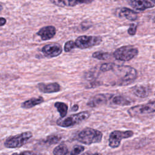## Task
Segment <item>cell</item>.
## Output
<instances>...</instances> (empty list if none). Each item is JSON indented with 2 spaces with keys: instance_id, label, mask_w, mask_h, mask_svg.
Here are the masks:
<instances>
[{
  "instance_id": "cell-33",
  "label": "cell",
  "mask_w": 155,
  "mask_h": 155,
  "mask_svg": "<svg viewBox=\"0 0 155 155\" xmlns=\"http://www.w3.org/2000/svg\"><path fill=\"white\" fill-rule=\"evenodd\" d=\"M2 9V6L1 5H0V11Z\"/></svg>"
},
{
  "instance_id": "cell-13",
  "label": "cell",
  "mask_w": 155,
  "mask_h": 155,
  "mask_svg": "<svg viewBox=\"0 0 155 155\" xmlns=\"http://www.w3.org/2000/svg\"><path fill=\"white\" fill-rule=\"evenodd\" d=\"M128 4L135 10L143 11L154 7V5L148 0H127Z\"/></svg>"
},
{
  "instance_id": "cell-22",
  "label": "cell",
  "mask_w": 155,
  "mask_h": 155,
  "mask_svg": "<svg viewBox=\"0 0 155 155\" xmlns=\"http://www.w3.org/2000/svg\"><path fill=\"white\" fill-rule=\"evenodd\" d=\"M92 57L98 60H107L111 57V54L108 52L98 51L94 52L92 54Z\"/></svg>"
},
{
  "instance_id": "cell-5",
  "label": "cell",
  "mask_w": 155,
  "mask_h": 155,
  "mask_svg": "<svg viewBox=\"0 0 155 155\" xmlns=\"http://www.w3.org/2000/svg\"><path fill=\"white\" fill-rule=\"evenodd\" d=\"M139 50L133 45H124L116 49L113 53V57L117 61H129L137 55Z\"/></svg>"
},
{
  "instance_id": "cell-6",
  "label": "cell",
  "mask_w": 155,
  "mask_h": 155,
  "mask_svg": "<svg viewBox=\"0 0 155 155\" xmlns=\"http://www.w3.org/2000/svg\"><path fill=\"white\" fill-rule=\"evenodd\" d=\"M76 48L86 49L99 45L102 42V37L99 36H80L75 40Z\"/></svg>"
},
{
  "instance_id": "cell-15",
  "label": "cell",
  "mask_w": 155,
  "mask_h": 155,
  "mask_svg": "<svg viewBox=\"0 0 155 155\" xmlns=\"http://www.w3.org/2000/svg\"><path fill=\"white\" fill-rule=\"evenodd\" d=\"M131 90L132 93L134 95L140 98H144L147 97L149 95L150 93V90L148 89V88L142 85H134L131 88Z\"/></svg>"
},
{
  "instance_id": "cell-29",
  "label": "cell",
  "mask_w": 155,
  "mask_h": 155,
  "mask_svg": "<svg viewBox=\"0 0 155 155\" xmlns=\"http://www.w3.org/2000/svg\"><path fill=\"white\" fill-rule=\"evenodd\" d=\"M7 22V20L5 18H2V17H0V27L4 25Z\"/></svg>"
},
{
  "instance_id": "cell-19",
  "label": "cell",
  "mask_w": 155,
  "mask_h": 155,
  "mask_svg": "<svg viewBox=\"0 0 155 155\" xmlns=\"http://www.w3.org/2000/svg\"><path fill=\"white\" fill-rule=\"evenodd\" d=\"M112 102L116 105H121V106H125V105H129L131 104V102L128 99L126 98L124 96L117 95L115 96L112 98Z\"/></svg>"
},
{
  "instance_id": "cell-16",
  "label": "cell",
  "mask_w": 155,
  "mask_h": 155,
  "mask_svg": "<svg viewBox=\"0 0 155 155\" xmlns=\"http://www.w3.org/2000/svg\"><path fill=\"white\" fill-rule=\"evenodd\" d=\"M44 102V99L42 96L30 98L21 104V107L24 109H30Z\"/></svg>"
},
{
  "instance_id": "cell-3",
  "label": "cell",
  "mask_w": 155,
  "mask_h": 155,
  "mask_svg": "<svg viewBox=\"0 0 155 155\" xmlns=\"http://www.w3.org/2000/svg\"><path fill=\"white\" fill-rule=\"evenodd\" d=\"M90 116V114L88 111H81L66 117L59 118L56 120V125L62 128L72 127L87 120Z\"/></svg>"
},
{
  "instance_id": "cell-10",
  "label": "cell",
  "mask_w": 155,
  "mask_h": 155,
  "mask_svg": "<svg viewBox=\"0 0 155 155\" xmlns=\"http://www.w3.org/2000/svg\"><path fill=\"white\" fill-rule=\"evenodd\" d=\"M112 96H113L110 94H97L89 99L87 105L91 108L98 107L106 104L108 101L111 99Z\"/></svg>"
},
{
  "instance_id": "cell-2",
  "label": "cell",
  "mask_w": 155,
  "mask_h": 155,
  "mask_svg": "<svg viewBox=\"0 0 155 155\" xmlns=\"http://www.w3.org/2000/svg\"><path fill=\"white\" fill-rule=\"evenodd\" d=\"M102 136L103 134L99 130L91 128H85L79 132L76 139L83 144L91 145L101 142Z\"/></svg>"
},
{
  "instance_id": "cell-18",
  "label": "cell",
  "mask_w": 155,
  "mask_h": 155,
  "mask_svg": "<svg viewBox=\"0 0 155 155\" xmlns=\"http://www.w3.org/2000/svg\"><path fill=\"white\" fill-rule=\"evenodd\" d=\"M54 5L61 7H74L78 4L76 0H50Z\"/></svg>"
},
{
  "instance_id": "cell-30",
  "label": "cell",
  "mask_w": 155,
  "mask_h": 155,
  "mask_svg": "<svg viewBox=\"0 0 155 155\" xmlns=\"http://www.w3.org/2000/svg\"><path fill=\"white\" fill-rule=\"evenodd\" d=\"M81 155H102L101 153H88V152H87L85 153H84Z\"/></svg>"
},
{
  "instance_id": "cell-4",
  "label": "cell",
  "mask_w": 155,
  "mask_h": 155,
  "mask_svg": "<svg viewBox=\"0 0 155 155\" xmlns=\"http://www.w3.org/2000/svg\"><path fill=\"white\" fill-rule=\"evenodd\" d=\"M33 134L31 131H25L8 137L4 142V145L7 148H20L24 145L31 137Z\"/></svg>"
},
{
  "instance_id": "cell-27",
  "label": "cell",
  "mask_w": 155,
  "mask_h": 155,
  "mask_svg": "<svg viewBox=\"0 0 155 155\" xmlns=\"http://www.w3.org/2000/svg\"><path fill=\"white\" fill-rule=\"evenodd\" d=\"M11 155H42V154L36 153L31 151H24L20 153H14Z\"/></svg>"
},
{
  "instance_id": "cell-34",
  "label": "cell",
  "mask_w": 155,
  "mask_h": 155,
  "mask_svg": "<svg viewBox=\"0 0 155 155\" xmlns=\"http://www.w3.org/2000/svg\"><path fill=\"white\" fill-rule=\"evenodd\" d=\"M152 2H153L154 4H155V0H151Z\"/></svg>"
},
{
  "instance_id": "cell-20",
  "label": "cell",
  "mask_w": 155,
  "mask_h": 155,
  "mask_svg": "<svg viewBox=\"0 0 155 155\" xmlns=\"http://www.w3.org/2000/svg\"><path fill=\"white\" fill-rule=\"evenodd\" d=\"M68 153V149L66 144L62 143L56 146L53 150V155H67Z\"/></svg>"
},
{
  "instance_id": "cell-12",
  "label": "cell",
  "mask_w": 155,
  "mask_h": 155,
  "mask_svg": "<svg viewBox=\"0 0 155 155\" xmlns=\"http://www.w3.org/2000/svg\"><path fill=\"white\" fill-rule=\"evenodd\" d=\"M56 33V29L53 25L44 26L39 29L36 35L39 36L42 40L47 41L53 38Z\"/></svg>"
},
{
  "instance_id": "cell-9",
  "label": "cell",
  "mask_w": 155,
  "mask_h": 155,
  "mask_svg": "<svg viewBox=\"0 0 155 155\" xmlns=\"http://www.w3.org/2000/svg\"><path fill=\"white\" fill-rule=\"evenodd\" d=\"M41 51L45 57L52 58L59 56L62 52V48L59 44L52 43L45 45Z\"/></svg>"
},
{
  "instance_id": "cell-25",
  "label": "cell",
  "mask_w": 155,
  "mask_h": 155,
  "mask_svg": "<svg viewBox=\"0 0 155 155\" xmlns=\"http://www.w3.org/2000/svg\"><path fill=\"white\" fill-rule=\"evenodd\" d=\"M75 48H76L75 42L72 40H70L65 42L64 48V51L65 52H69Z\"/></svg>"
},
{
  "instance_id": "cell-11",
  "label": "cell",
  "mask_w": 155,
  "mask_h": 155,
  "mask_svg": "<svg viewBox=\"0 0 155 155\" xmlns=\"http://www.w3.org/2000/svg\"><path fill=\"white\" fill-rule=\"evenodd\" d=\"M37 87L41 93H46V94L58 93L60 91L61 89V85L58 82H51V83L41 82L38 84Z\"/></svg>"
},
{
  "instance_id": "cell-1",
  "label": "cell",
  "mask_w": 155,
  "mask_h": 155,
  "mask_svg": "<svg viewBox=\"0 0 155 155\" xmlns=\"http://www.w3.org/2000/svg\"><path fill=\"white\" fill-rule=\"evenodd\" d=\"M111 71L116 76L112 85H127L132 84L137 77V70L128 65H116Z\"/></svg>"
},
{
  "instance_id": "cell-7",
  "label": "cell",
  "mask_w": 155,
  "mask_h": 155,
  "mask_svg": "<svg viewBox=\"0 0 155 155\" xmlns=\"http://www.w3.org/2000/svg\"><path fill=\"white\" fill-rule=\"evenodd\" d=\"M133 135L134 132L131 130L113 131L110 134L108 138V145L113 148H117L120 146V142L122 139L131 137Z\"/></svg>"
},
{
  "instance_id": "cell-32",
  "label": "cell",
  "mask_w": 155,
  "mask_h": 155,
  "mask_svg": "<svg viewBox=\"0 0 155 155\" xmlns=\"http://www.w3.org/2000/svg\"><path fill=\"white\" fill-rule=\"evenodd\" d=\"M152 21H153V22H154V23H155V15H154V16H153V18H152Z\"/></svg>"
},
{
  "instance_id": "cell-8",
  "label": "cell",
  "mask_w": 155,
  "mask_h": 155,
  "mask_svg": "<svg viewBox=\"0 0 155 155\" xmlns=\"http://www.w3.org/2000/svg\"><path fill=\"white\" fill-rule=\"evenodd\" d=\"M128 113L131 117L150 114L155 112V101L142 105L133 106L128 110Z\"/></svg>"
},
{
  "instance_id": "cell-21",
  "label": "cell",
  "mask_w": 155,
  "mask_h": 155,
  "mask_svg": "<svg viewBox=\"0 0 155 155\" xmlns=\"http://www.w3.org/2000/svg\"><path fill=\"white\" fill-rule=\"evenodd\" d=\"M62 139V136L59 134H51L46 137L45 142L49 145H53L58 143Z\"/></svg>"
},
{
  "instance_id": "cell-14",
  "label": "cell",
  "mask_w": 155,
  "mask_h": 155,
  "mask_svg": "<svg viewBox=\"0 0 155 155\" xmlns=\"http://www.w3.org/2000/svg\"><path fill=\"white\" fill-rule=\"evenodd\" d=\"M117 15L120 18H125L130 21H136L138 18V13L129 8L122 7L117 10Z\"/></svg>"
},
{
  "instance_id": "cell-17",
  "label": "cell",
  "mask_w": 155,
  "mask_h": 155,
  "mask_svg": "<svg viewBox=\"0 0 155 155\" xmlns=\"http://www.w3.org/2000/svg\"><path fill=\"white\" fill-rule=\"evenodd\" d=\"M54 107L57 109V111L60 114V117L64 118L67 114L68 107L67 104L62 102H56L54 104Z\"/></svg>"
},
{
  "instance_id": "cell-26",
  "label": "cell",
  "mask_w": 155,
  "mask_h": 155,
  "mask_svg": "<svg viewBox=\"0 0 155 155\" xmlns=\"http://www.w3.org/2000/svg\"><path fill=\"white\" fill-rule=\"evenodd\" d=\"M137 25L136 24H134V23L131 24L128 29V33L131 36L135 35L137 30Z\"/></svg>"
},
{
  "instance_id": "cell-23",
  "label": "cell",
  "mask_w": 155,
  "mask_h": 155,
  "mask_svg": "<svg viewBox=\"0 0 155 155\" xmlns=\"http://www.w3.org/2000/svg\"><path fill=\"white\" fill-rule=\"evenodd\" d=\"M116 64L111 62L104 63L102 64L100 67V70L102 72H107L109 71H111L114 69Z\"/></svg>"
},
{
  "instance_id": "cell-28",
  "label": "cell",
  "mask_w": 155,
  "mask_h": 155,
  "mask_svg": "<svg viewBox=\"0 0 155 155\" xmlns=\"http://www.w3.org/2000/svg\"><path fill=\"white\" fill-rule=\"evenodd\" d=\"M78 4H90L93 0H76Z\"/></svg>"
},
{
  "instance_id": "cell-24",
  "label": "cell",
  "mask_w": 155,
  "mask_h": 155,
  "mask_svg": "<svg viewBox=\"0 0 155 155\" xmlns=\"http://www.w3.org/2000/svg\"><path fill=\"white\" fill-rule=\"evenodd\" d=\"M85 150V147L82 145H76L73 147V149L70 151V155H78L82 153Z\"/></svg>"
},
{
  "instance_id": "cell-31",
  "label": "cell",
  "mask_w": 155,
  "mask_h": 155,
  "mask_svg": "<svg viewBox=\"0 0 155 155\" xmlns=\"http://www.w3.org/2000/svg\"><path fill=\"white\" fill-rule=\"evenodd\" d=\"M78 109H79V105L78 104H74L71 107V111H76Z\"/></svg>"
}]
</instances>
